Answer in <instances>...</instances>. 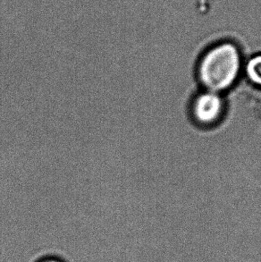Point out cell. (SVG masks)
<instances>
[{
  "instance_id": "cell-1",
  "label": "cell",
  "mask_w": 261,
  "mask_h": 262,
  "mask_svg": "<svg viewBox=\"0 0 261 262\" xmlns=\"http://www.w3.org/2000/svg\"><path fill=\"white\" fill-rule=\"evenodd\" d=\"M243 69V57L236 45L219 43L201 57L198 77L205 91L222 94L235 84Z\"/></svg>"
},
{
  "instance_id": "cell-2",
  "label": "cell",
  "mask_w": 261,
  "mask_h": 262,
  "mask_svg": "<svg viewBox=\"0 0 261 262\" xmlns=\"http://www.w3.org/2000/svg\"><path fill=\"white\" fill-rule=\"evenodd\" d=\"M225 110V101L217 92L204 91L195 98L191 111L194 120L202 125L217 123Z\"/></svg>"
},
{
  "instance_id": "cell-3",
  "label": "cell",
  "mask_w": 261,
  "mask_h": 262,
  "mask_svg": "<svg viewBox=\"0 0 261 262\" xmlns=\"http://www.w3.org/2000/svg\"><path fill=\"white\" fill-rule=\"evenodd\" d=\"M244 70L250 82L261 87V54L251 57L244 64Z\"/></svg>"
},
{
  "instance_id": "cell-4",
  "label": "cell",
  "mask_w": 261,
  "mask_h": 262,
  "mask_svg": "<svg viewBox=\"0 0 261 262\" xmlns=\"http://www.w3.org/2000/svg\"><path fill=\"white\" fill-rule=\"evenodd\" d=\"M41 262H61V261H59V260H57V259H47V260H44V261H41Z\"/></svg>"
}]
</instances>
